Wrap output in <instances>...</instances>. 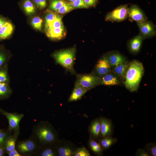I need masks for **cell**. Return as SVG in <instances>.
I'll return each instance as SVG.
<instances>
[{"instance_id":"obj_36","label":"cell","mask_w":156,"mask_h":156,"mask_svg":"<svg viewBox=\"0 0 156 156\" xmlns=\"http://www.w3.org/2000/svg\"><path fill=\"white\" fill-rule=\"evenodd\" d=\"M90 154L88 151L85 148L81 147L78 148L74 153L75 156H89Z\"/></svg>"},{"instance_id":"obj_40","label":"cell","mask_w":156,"mask_h":156,"mask_svg":"<svg viewBox=\"0 0 156 156\" xmlns=\"http://www.w3.org/2000/svg\"><path fill=\"white\" fill-rule=\"evenodd\" d=\"M9 156H22L16 149L7 153Z\"/></svg>"},{"instance_id":"obj_32","label":"cell","mask_w":156,"mask_h":156,"mask_svg":"<svg viewBox=\"0 0 156 156\" xmlns=\"http://www.w3.org/2000/svg\"><path fill=\"white\" fill-rule=\"evenodd\" d=\"M58 152L59 155L60 156H70L74 153L70 148L66 147L59 148Z\"/></svg>"},{"instance_id":"obj_39","label":"cell","mask_w":156,"mask_h":156,"mask_svg":"<svg viewBox=\"0 0 156 156\" xmlns=\"http://www.w3.org/2000/svg\"><path fill=\"white\" fill-rule=\"evenodd\" d=\"M136 155L141 156H149V154L144 149H138L136 152Z\"/></svg>"},{"instance_id":"obj_33","label":"cell","mask_w":156,"mask_h":156,"mask_svg":"<svg viewBox=\"0 0 156 156\" xmlns=\"http://www.w3.org/2000/svg\"><path fill=\"white\" fill-rule=\"evenodd\" d=\"M70 3L74 9L89 8L84 2L83 0H76L73 2Z\"/></svg>"},{"instance_id":"obj_7","label":"cell","mask_w":156,"mask_h":156,"mask_svg":"<svg viewBox=\"0 0 156 156\" xmlns=\"http://www.w3.org/2000/svg\"><path fill=\"white\" fill-rule=\"evenodd\" d=\"M0 112L8 119L9 125L8 129L13 132L20 133V123L25 116L23 114L10 113L0 108Z\"/></svg>"},{"instance_id":"obj_28","label":"cell","mask_w":156,"mask_h":156,"mask_svg":"<svg viewBox=\"0 0 156 156\" xmlns=\"http://www.w3.org/2000/svg\"><path fill=\"white\" fill-rule=\"evenodd\" d=\"M44 25L46 27L55 18L57 13L47 9L44 12Z\"/></svg>"},{"instance_id":"obj_5","label":"cell","mask_w":156,"mask_h":156,"mask_svg":"<svg viewBox=\"0 0 156 156\" xmlns=\"http://www.w3.org/2000/svg\"><path fill=\"white\" fill-rule=\"evenodd\" d=\"M128 7L127 4L122 5L117 7L106 15L105 21L119 22L128 18Z\"/></svg>"},{"instance_id":"obj_19","label":"cell","mask_w":156,"mask_h":156,"mask_svg":"<svg viewBox=\"0 0 156 156\" xmlns=\"http://www.w3.org/2000/svg\"><path fill=\"white\" fill-rule=\"evenodd\" d=\"M14 31L12 23L7 21L0 28V40L6 39L10 37Z\"/></svg>"},{"instance_id":"obj_10","label":"cell","mask_w":156,"mask_h":156,"mask_svg":"<svg viewBox=\"0 0 156 156\" xmlns=\"http://www.w3.org/2000/svg\"><path fill=\"white\" fill-rule=\"evenodd\" d=\"M111 67L106 55L103 56L98 61L93 73L100 77L103 75L110 73Z\"/></svg>"},{"instance_id":"obj_27","label":"cell","mask_w":156,"mask_h":156,"mask_svg":"<svg viewBox=\"0 0 156 156\" xmlns=\"http://www.w3.org/2000/svg\"><path fill=\"white\" fill-rule=\"evenodd\" d=\"M89 144L91 149L94 152L97 154H101L102 150L100 144L92 139L90 140Z\"/></svg>"},{"instance_id":"obj_14","label":"cell","mask_w":156,"mask_h":156,"mask_svg":"<svg viewBox=\"0 0 156 156\" xmlns=\"http://www.w3.org/2000/svg\"><path fill=\"white\" fill-rule=\"evenodd\" d=\"M101 126V133L103 137L109 136L112 131V125L111 120L106 118H102L99 120Z\"/></svg>"},{"instance_id":"obj_15","label":"cell","mask_w":156,"mask_h":156,"mask_svg":"<svg viewBox=\"0 0 156 156\" xmlns=\"http://www.w3.org/2000/svg\"><path fill=\"white\" fill-rule=\"evenodd\" d=\"M88 91L81 85L75 83L74 88L68 99V101H74L81 99Z\"/></svg>"},{"instance_id":"obj_8","label":"cell","mask_w":156,"mask_h":156,"mask_svg":"<svg viewBox=\"0 0 156 156\" xmlns=\"http://www.w3.org/2000/svg\"><path fill=\"white\" fill-rule=\"evenodd\" d=\"M131 22L136 23L143 22L148 20V18L143 10L138 5L132 4L128 8V18Z\"/></svg>"},{"instance_id":"obj_42","label":"cell","mask_w":156,"mask_h":156,"mask_svg":"<svg viewBox=\"0 0 156 156\" xmlns=\"http://www.w3.org/2000/svg\"><path fill=\"white\" fill-rule=\"evenodd\" d=\"M5 153L4 145H0V156H3Z\"/></svg>"},{"instance_id":"obj_30","label":"cell","mask_w":156,"mask_h":156,"mask_svg":"<svg viewBox=\"0 0 156 156\" xmlns=\"http://www.w3.org/2000/svg\"><path fill=\"white\" fill-rule=\"evenodd\" d=\"M74 10L70 2L65 1L62 6L58 10L56 13L63 14L68 13Z\"/></svg>"},{"instance_id":"obj_21","label":"cell","mask_w":156,"mask_h":156,"mask_svg":"<svg viewBox=\"0 0 156 156\" xmlns=\"http://www.w3.org/2000/svg\"><path fill=\"white\" fill-rule=\"evenodd\" d=\"M62 17L61 15L57 13L54 19L45 27V31L52 28L64 27L62 23Z\"/></svg>"},{"instance_id":"obj_4","label":"cell","mask_w":156,"mask_h":156,"mask_svg":"<svg viewBox=\"0 0 156 156\" xmlns=\"http://www.w3.org/2000/svg\"><path fill=\"white\" fill-rule=\"evenodd\" d=\"M40 146L31 135L29 138L16 142V149L22 156L35 155Z\"/></svg>"},{"instance_id":"obj_24","label":"cell","mask_w":156,"mask_h":156,"mask_svg":"<svg viewBox=\"0 0 156 156\" xmlns=\"http://www.w3.org/2000/svg\"><path fill=\"white\" fill-rule=\"evenodd\" d=\"M43 21L42 18L38 16H34L31 21L32 27L35 29L41 30L42 28Z\"/></svg>"},{"instance_id":"obj_9","label":"cell","mask_w":156,"mask_h":156,"mask_svg":"<svg viewBox=\"0 0 156 156\" xmlns=\"http://www.w3.org/2000/svg\"><path fill=\"white\" fill-rule=\"evenodd\" d=\"M137 23L139 29V34L144 39L152 38L155 36V26L151 21L147 20L143 22Z\"/></svg>"},{"instance_id":"obj_26","label":"cell","mask_w":156,"mask_h":156,"mask_svg":"<svg viewBox=\"0 0 156 156\" xmlns=\"http://www.w3.org/2000/svg\"><path fill=\"white\" fill-rule=\"evenodd\" d=\"M35 155L54 156L55 155V153L54 151L51 147L42 149L40 146Z\"/></svg>"},{"instance_id":"obj_34","label":"cell","mask_w":156,"mask_h":156,"mask_svg":"<svg viewBox=\"0 0 156 156\" xmlns=\"http://www.w3.org/2000/svg\"><path fill=\"white\" fill-rule=\"evenodd\" d=\"M37 10H42L47 6V0H32Z\"/></svg>"},{"instance_id":"obj_11","label":"cell","mask_w":156,"mask_h":156,"mask_svg":"<svg viewBox=\"0 0 156 156\" xmlns=\"http://www.w3.org/2000/svg\"><path fill=\"white\" fill-rule=\"evenodd\" d=\"M18 4L22 10L28 16L34 14L37 9L32 0H20Z\"/></svg>"},{"instance_id":"obj_16","label":"cell","mask_w":156,"mask_h":156,"mask_svg":"<svg viewBox=\"0 0 156 156\" xmlns=\"http://www.w3.org/2000/svg\"><path fill=\"white\" fill-rule=\"evenodd\" d=\"M110 73L103 75L100 77V84L105 86H114L119 84L120 82L117 77Z\"/></svg>"},{"instance_id":"obj_13","label":"cell","mask_w":156,"mask_h":156,"mask_svg":"<svg viewBox=\"0 0 156 156\" xmlns=\"http://www.w3.org/2000/svg\"><path fill=\"white\" fill-rule=\"evenodd\" d=\"M45 32L49 38L54 40H60L63 38L66 34L64 27L48 29L45 31Z\"/></svg>"},{"instance_id":"obj_29","label":"cell","mask_w":156,"mask_h":156,"mask_svg":"<svg viewBox=\"0 0 156 156\" xmlns=\"http://www.w3.org/2000/svg\"><path fill=\"white\" fill-rule=\"evenodd\" d=\"M6 82H0V97H5L9 95L11 91Z\"/></svg>"},{"instance_id":"obj_31","label":"cell","mask_w":156,"mask_h":156,"mask_svg":"<svg viewBox=\"0 0 156 156\" xmlns=\"http://www.w3.org/2000/svg\"><path fill=\"white\" fill-rule=\"evenodd\" d=\"M9 129L7 131L0 130V145H4L8 138L12 134Z\"/></svg>"},{"instance_id":"obj_12","label":"cell","mask_w":156,"mask_h":156,"mask_svg":"<svg viewBox=\"0 0 156 156\" xmlns=\"http://www.w3.org/2000/svg\"><path fill=\"white\" fill-rule=\"evenodd\" d=\"M106 56L111 66H116L126 62L125 57L118 52H111Z\"/></svg>"},{"instance_id":"obj_25","label":"cell","mask_w":156,"mask_h":156,"mask_svg":"<svg viewBox=\"0 0 156 156\" xmlns=\"http://www.w3.org/2000/svg\"><path fill=\"white\" fill-rule=\"evenodd\" d=\"M101 141L100 144L103 148L107 149L115 143L117 140L116 138L107 136L104 137Z\"/></svg>"},{"instance_id":"obj_20","label":"cell","mask_w":156,"mask_h":156,"mask_svg":"<svg viewBox=\"0 0 156 156\" xmlns=\"http://www.w3.org/2000/svg\"><path fill=\"white\" fill-rule=\"evenodd\" d=\"M129 64L127 62L113 66V70L114 73L117 76L122 78H125Z\"/></svg>"},{"instance_id":"obj_23","label":"cell","mask_w":156,"mask_h":156,"mask_svg":"<svg viewBox=\"0 0 156 156\" xmlns=\"http://www.w3.org/2000/svg\"><path fill=\"white\" fill-rule=\"evenodd\" d=\"M90 131L91 134L96 137H98L101 133V126L100 120H96L91 124Z\"/></svg>"},{"instance_id":"obj_44","label":"cell","mask_w":156,"mask_h":156,"mask_svg":"<svg viewBox=\"0 0 156 156\" xmlns=\"http://www.w3.org/2000/svg\"><path fill=\"white\" fill-rule=\"evenodd\" d=\"M64 0L67 1H68V2H72L75 1L76 0Z\"/></svg>"},{"instance_id":"obj_6","label":"cell","mask_w":156,"mask_h":156,"mask_svg":"<svg viewBox=\"0 0 156 156\" xmlns=\"http://www.w3.org/2000/svg\"><path fill=\"white\" fill-rule=\"evenodd\" d=\"M100 77L93 73L77 75L75 83L81 85L88 91L100 85Z\"/></svg>"},{"instance_id":"obj_3","label":"cell","mask_w":156,"mask_h":156,"mask_svg":"<svg viewBox=\"0 0 156 156\" xmlns=\"http://www.w3.org/2000/svg\"><path fill=\"white\" fill-rule=\"evenodd\" d=\"M75 47L62 49L52 55L56 63L63 67L66 71L75 74L74 66L75 58Z\"/></svg>"},{"instance_id":"obj_22","label":"cell","mask_w":156,"mask_h":156,"mask_svg":"<svg viewBox=\"0 0 156 156\" xmlns=\"http://www.w3.org/2000/svg\"><path fill=\"white\" fill-rule=\"evenodd\" d=\"M65 1L64 0H49L48 10L56 13Z\"/></svg>"},{"instance_id":"obj_43","label":"cell","mask_w":156,"mask_h":156,"mask_svg":"<svg viewBox=\"0 0 156 156\" xmlns=\"http://www.w3.org/2000/svg\"><path fill=\"white\" fill-rule=\"evenodd\" d=\"M7 21L5 18L0 16V28Z\"/></svg>"},{"instance_id":"obj_18","label":"cell","mask_w":156,"mask_h":156,"mask_svg":"<svg viewBox=\"0 0 156 156\" xmlns=\"http://www.w3.org/2000/svg\"><path fill=\"white\" fill-rule=\"evenodd\" d=\"M20 133L13 132L7 139L4 146L5 152L7 153L16 148L17 138Z\"/></svg>"},{"instance_id":"obj_38","label":"cell","mask_w":156,"mask_h":156,"mask_svg":"<svg viewBox=\"0 0 156 156\" xmlns=\"http://www.w3.org/2000/svg\"><path fill=\"white\" fill-rule=\"evenodd\" d=\"M83 1L89 8L95 7L98 1V0H83Z\"/></svg>"},{"instance_id":"obj_37","label":"cell","mask_w":156,"mask_h":156,"mask_svg":"<svg viewBox=\"0 0 156 156\" xmlns=\"http://www.w3.org/2000/svg\"><path fill=\"white\" fill-rule=\"evenodd\" d=\"M8 77L6 71L3 70H0V82H6Z\"/></svg>"},{"instance_id":"obj_41","label":"cell","mask_w":156,"mask_h":156,"mask_svg":"<svg viewBox=\"0 0 156 156\" xmlns=\"http://www.w3.org/2000/svg\"><path fill=\"white\" fill-rule=\"evenodd\" d=\"M6 60V57L3 53H0V67L5 63Z\"/></svg>"},{"instance_id":"obj_35","label":"cell","mask_w":156,"mask_h":156,"mask_svg":"<svg viewBox=\"0 0 156 156\" xmlns=\"http://www.w3.org/2000/svg\"><path fill=\"white\" fill-rule=\"evenodd\" d=\"M146 151L150 155L156 156V146L154 143H149L146 146Z\"/></svg>"},{"instance_id":"obj_2","label":"cell","mask_w":156,"mask_h":156,"mask_svg":"<svg viewBox=\"0 0 156 156\" xmlns=\"http://www.w3.org/2000/svg\"><path fill=\"white\" fill-rule=\"evenodd\" d=\"M31 135L40 146L52 144L56 138L52 126L48 122L43 121L39 122L34 127Z\"/></svg>"},{"instance_id":"obj_17","label":"cell","mask_w":156,"mask_h":156,"mask_svg":"<svg viewBox=\"0 0 156 156\" xmlns=\"http://www.w3.org/2000/svg\"><path fill=\"white\" fill-rule=\"evenodd\" d=\"M143 40V38L140 34L130 40L129 43V48L130 51L133 53L138 52L141 48Z\"/></svg>"},{"instance_id":"obj_1","label":"cell","mask_w":156,"mask_h":156,"mask_svg":"<svg viewBox=\"0 0 156 156\" xmlns=\"http://www.w3.org/2000/svg\"><path fill=\"white\" fill-rule=\"evenodd\" d=\"M144 73L142 63L134 60L129 64L124 82L126 88L131 92L136 91Z\"/></svg>"}]
</instances>
